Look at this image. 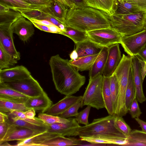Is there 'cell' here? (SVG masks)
I'll list each match as a JSON object with an SVG mask.
<instances>
[{
  "label": "cell",
  "instance_id": "cell-3",
  "mask_svg": "<svg viewBox=\"0 0 146 146\" xmlns=\"http://www.w3.org/2000/svg\"><path fill=\"white\" fill-rule=\"evenodd\" d=\"M116 116L109 115L94 119L87 125L80 126L76 130V136L100 137L117 140L128 139L118 129L115 124Z\"/></svg>",
  "mask_w": 146,
  "mask_h": 146
},
{
  "label": "cell",
  "instance_id": "cell-7",
  "mask_svg": "<svg viewBox=\"0 0 146 146\" xmlns=\"http://www.w3.org/2000/svg\"><path fill=\"white\" fill-rule=\"evenodd\" d=\"M88 38L102 46L108 47L117 43L120 44L122 36L111 27L87 32Z\"/></svg>",
  "mask_w": 146,
  "mask_h": 146
},
{
  "label": "cell",
  "instance_id": "cell-35",
  "mask_svg": "<svg viewBox=\"0 0 146 146\" xmlns=\"http://www.w3.org/2000/svg\"><path fill=\"white\" fill-rule=\"evenodd\" d=\"M38 117L46 125L56 123H66L70 122L72 118H63L58 116H54L44 113H40Z\"/></svg>",
  "mask_w": 146,
  "mask_h": 146
},
{
  "label": "cell",
  "instance_id": "cell-60",
  "mask_svg": "<svg viewBox=\"0 0 146 146\" xmlns=\"http://www.w3.org/2000/svg\"><path fill=\"white\" fill-rule=\"evenodd\" d=\"M70 60H69V62L74 61L78 59V54L75 49L70 54Z\"/></svg>",
  "mask_w": 146,
  "mask_h": 146
},
{
  "label": "cell",
  "instance_id": "cell-34",
  "mask_svg": "<svg viewBox=\"0 0 146 146\" xmlns=\"http://www.w3.org/2000/svg\"><path fill=\"white\" fill-rule=\"evenodd\" d=\"M17 62V60L9 54L0 44V70L10 68Z\"/></svg>",
  "mask_w": 146,
  "mask_h": 146
},
{
  "label": "cell",
  "instance_id": "cell-23",
  "mask_svg": "<svg viewBox=\"0 0 146 146\" xmlns=\"http://www.w3.org/2000/svg\"><path fill=\"white\" fill-rule=\"evenodd\" d=\"M69 8L68 6L58 0H53L51 6L48 7L50 16L65 26L66 16Z\"/></svg>",
  "mask_w": 146,
  "mask_h": 146
},
{
  "label": "cell",
  "instance_id": "cell-13",
  "mask_svg": "<svg viewBox=\"0 0 146 146\" xmlns=\"http://www.w3.org/2000/svg\"><path fill=\"white\" fill-rule=\"evenodd\" d=\"M31 75L30 71L22 65L0 70V83L21 80Z\"/></svg>",
  "mask_w": 146,
  "mask_h": 146
},
{
  "label": "cell",
  "instance_id": "cell-56",
  "mask_svg": "<svg viewBox=\"0 0 146 146\" xmlns=\"http://www.w3.org/2000/svg\"><path fill=\"white\" fill-rule=\"evenodd\" d=\"M128 140L129 141L125 146H146V144L143 143L129 139Z\"/></svg>",
  "mask_w": 146,
  "mask_h": 146
},
{
  "label": "cell",
  "instance_id": "cell-22",
  "mask_svg": "<svg viewBox=\"0 0 146 146\" xmlns=\"http://www.w3.org/2000/svg\"><path fill=\"white\" fill-rule=\"evenodd\" d=\"M58 136L59 134L47 131L35 135L26 139L18 141L16 146H40L44 142Z\"/></svg>",
  "mask_w": 146,
  "mask_h": 146
},
{
  "label": "cell",
  "instance_id": "cell-45",
  "mask_svg": "<svg viewBox=\"0 0 146 146\" xmlns=\"http://www.w3.org/2000/svg\"><path fill=\"white\" fill-rule=\"evenodd\" d=\"M130 3L140 8L143 11L146 12V0H123Z\"/></svg>",
  "mask_w": 146,
  "mask_h": 146
},
{
  "label": "cell",
  "instance_id": "cell-28",
  "mask_svg": "<svg viewBox=\"0 0 146 146\" xmlns=\"http://www.w3.org/2000/svg\"><path fill=\"white\" fill-rule=\"evenodd\" d=\"M99 54L82 57L69 63L78 71L90 70Z\"/></svg>",
  "mask_w": 146,
  "mask_h": 146
},
{
  "label": "cell",
  "instance_id": "cell-46",
  "mask_svg": "<svg viewBox=\"0 0 146 146\" xmlns=\"http://www.w3.org/2000/svg\"><path fill=\"white\" fill-rule=\"evenodd\" d=\"M44 20L48 21L54 25L58 27L62 31H65L66 26L51 16H48L46 17Z\"/></svg>",
  "mask_w": 146,
  "mask_h": 146
},
{
  "label": "cell",
  "instance_id": "cell-10",
  "mask_svg": "<svg viewBox=\"0 0 146 146\" xmlns=\"http://www.w3.org/2000/svg\"><path fill=\"white\" fill-rule=\"evenodd\" d=\"M8 122V129L4 138L0 141V144L5 141L25 140L43 132L13 124L9 120Z\"/></svg>",
  "mask_w": 146,
  "mask_h": 146
},
{
  "label": "cell",
  "instance_id": "cell-38",
  "mask_svg": "<svg viewBox=\"0 0 146 146\" xmlns=\"http://www.w3.org/2000/svg\"><path fill=\"white\" fill-rule=\"evenodd\" d=\"M115 124L118 129L128 138L132 131L121 116H116Z\"/></svg>",
  "mask_w": 146,
  "mask_h": 146
},
{
  "label": "cell",
  "instance_id": "cell-27",
  "mask_svg": "<svg viewBox=\"0 0 146 146\" xmlns=\"http://www.w3.org/2000/svg\"><path fill=\"white\" fill-rule=\"evenodd\" d=\"M102 95L105 108L109 115H114V111L110 88V77L103 76Z\"/></svg>",
  "mask_w": 146,
  "mask_h": 146
},
{
  "label": "cell",
  "instance_id": "cell-4",
  "mask_svg": "<svg viewBox=\"0 0 146 146\" xmlns=\"http://www.w3.org/2000/svg\"><path fill=\"white\" fill-rule=\"evenodd\" d=\"M146 12L136 14L121 15L114 13L109 15L111 27L122 36L131 35L144 29Z\"/></svg>",
  "mask_w": 146,
  "mask_h": 146
},
{
  "label": "cell",
  "instance_id": "cell-48",
  "mask_svg": "<svg viewBox=\"0 0 146 146\" xmlns=\"http://www.w3.org/2000/svg\"><path fill=\"white\" fill-rule=\"evenodd\" d=\"M137 56L138 58L140 63L141 75L143 81L146 75V62L144 61L140 57Z\"/></svg>",
  "mask_w": 146,
  "mask_h": 146
},
{
  "label": "cell",
  "instance_id": "cell-30",
  "mask_svg": "<svg viewBox=\"0 0 146 146\" xmlns=\"http://www.w3.org/2000/svg\"><path fill=\"white\" fill-rule=\"evenodd\" d=\"M7 114L9 116V121L13 124L42 132L47 131L48 127L36 125L29 122L25 119H22Z\"/></svg>",
  "mask_w": 146,
  "mask_h": 146
},
{
  "label": "cell",
  "instance_id": "cell-58",
  "mask_svg": "<svg viewBox=\"0 0 146 146\" xmlns=\"http://www.w3.org/2000/svg\"><path fill=\"white\" fill-rule=\"evenodd\" d=\"M9 119V116L7 114L0 112V123L6 122Z\"/></svg>",
  "mask_w": 146,
  "mask_h": 146
},
{
  "label": "cell",
  "instance_id": "cell-57",
  "mask_svg": "<svg viewBox=\"0 0 146 146\" xmlns=\"http://www.w3.org/2000/svg\"><path fill=\"white\" fill-rule=\"evenodd\" d=\"M135 119L139 125L141 131L146 132V122L141 119L139 117L135 118Z\"/></svg>",
  "mask_w": 146,
  "mask_h": 146
},
{
  "label": "cell",
  "instance_id": "cell-9",
  "mask_svg": "<svg viewBox=\"0 0 146 146\" xmlns=\"http://www.w3.org/2000/svg\"><path fill=\"white\" fill-rule=\"evenodd\" d=\"M13 22L0 25V44L5 50L17 60L21 59L20 52L14 45L11 25Z\"/></svg>",
  "mask_w": 146,
  "mask_h": 146
},
{
  "label": "cell",
  "instance_id": "cell-21",
  "mask_svg": "<svg viewBox=\"0 0 146 146\" xmlns=\"http://www.w3.org/2000/svg\"><path fill=\"white\" fill-rule=\"evenodd\" d=\"M76 44L75 50L78 58L99 53L104 46L94 42L88 38Z\"/></svg>",
  "mask_w": 146,
  "mask_h": 146
},
{
  "label": "cell",
  "instance_id": "cell-59",
  "mask_svg": "<svg viewBox=\"0 0 146 146\" xmlns=\"http://www.w3.org/2000/svg\"><path fill=\"white\" fill-rule=\"evenodd\" d=\"M60 2L68 6L69 8L74 9L75 6L74 5L68 0H58Z\"/></svg>",
  "mask_w": 146,
  "mask_h": 146
},
{
  "label": "cell",
  "instance_id": "cell-53",
  "mask_svg": "<svg viewBox=\"0 0 146 146\" xmlns=\"http://www.w3.org/2000/svg\"><path fill=\"white\" fill-rule=\"evenodd\" d=\"M50 33L61 34L62 31L58 27L54 25L48 26Z\"/></svg>",
  "mask_w": 146,
  "mask_h": 146
},
{
  "label": "cell",
  "instance_id": "cell-26",
  "mask_svg": "<svg viewBox=\"0 0 146 146\" xmlns=\"http://www.w3.org/2000/svg\"><path fill=\"white\" fill-rule=\"evenodd\" d=\"M48 7L40 9L22 8H15L14 9L16 11L20 12L23 16L28 20L31 19L44 20L46 17L50 16Z\"/></svg>",
  "mask_w": 146,
  "mask_h": 146
},
{
  "label": "cell",
  "instance_id": "cell-19",
  "mask_svg": "<svg viewBox=\"0 0 146 146\" xmlns=\"http://www.w3.org/2000/svg\"><path fill=\"white\" fill-rule=\"evenodd\" d=\"M0 83V99L16 103L24 104L30 98Z\"/></svg>",
  "mask_w": 146,
  "mask_h": 146
},
{
  "label": "cell",
  "instance_id": "cell-50",
  "mask_svg": "<svg viewBox=\"0 0 146 146\" xmlns=\"http://www.w3.org/2000/svg\"><path fill=\"white\" fill-rule=\"evenodd\" d=\"M0 1L11 7L12 9L13 8H22L21 5L14 0H0Z\"/></svg>",
  "mask_w": 146,
  "mask_h": 146
},
{
  "label": "cell",
  "instance_id": "cell-39",
  "mask_svg": "<svg viewBox=\"0 0 146 146\" xmlns=\"http://www.w3.org/2000/svg\"><path fill=\"white\" fill-rule=\"evenodd\" d=\"M80 108H81V102H78L74 104L58 116L65 118L73 116L75 117L79 113L78 110Z\"/></svg>",
  "mask_w": 146,
  "mask_h": 146
},
{
  "label": "cell",
  "instance_id": "cell-44",
  "mask_svg": "<svg viewBox=\"0 0 146 146\" xmlns=\"http://www.w3.org/2000/svg\"><path fill=\"white\" fill-rule=\"evenodd\" d=\"M29 3L35 5L50 7L53 0H23Z\"/></svg>",
  "mask_w": 146,
  "mask_h": 146
},
{
  "label": "cell",
  "instance_id": "cell-18",
  "mask_svg": "<svg viewBox=\"0 0 146 146\" xmlns=\"http://www.w3.org/2000/svg\"><path fill=\"white\" fill-rule=\"evenodd\" d=\"M86 6L95 8L109 15L115 13L119 2L117 0H83Z\"/></svg>",
  "mask_w": 146,
  "mask_h": 146
},
{
  "label": "cell",
  "instance_id": "cell-37",
  "mask_svg": "<svg viewBox=\"0 0 146 146\" xmlns=\"http://www.w3.org/2000/svg\"><path fill=\"white\" fill-rule=\"evenodd\" d=\"M80 139L92 144H104L117 145L118 141L113 139L100 137H93L80 136Z\"/></svg>",
  "mask_w": 146,
  "mask_h": 146
},
{
  "label": "cell",
  "instance_id": "cell-36",
  "mask_svg": "<svg viewBox=\"0 0 146 146\" xmlns=\"http://www.w3.org/2000/svg\"><path fill=\"white\" fill-rule=\"evenodd\" d=\"M110 88L115 113L118 102L119 92V85L117 78L114 74L110 77Z\"/></svg>",
  "mask_w": 146,
  "mask_h": 146
},
{
  "label": "cell",
  "instance_id": "cell-25",
  "mask_svg": "<svg viewBox=\"0 0 146 146\" xmlns=\"http://www.w3.org/2000/svg\"><path fill=\"white\" fill-rule=\"evenodd\" d=\"M80 139L74 138H67L58 136L41 144L40 146H64L81 145L82 142Z\"/></svg>",
  "mask_w": 146,
  "mask_h": 146
},
{
  "label": "cell",
  "instance_id": "cell-20",
  "mask_svg": "<svg viewBox=\"0 0 146 146\" xmlns=\"http://www.w3.org/2000/svg\"><path fill=\"white\" fill-rule=\"evenodd\" d=\"M108 48L104 46L89 70V79L93 78L99 75H102L106 62Z\"/></svg>",
  "mask_w": 146,
  "mask_h": 146
},
{
  "label": "cell",
  "instance_id": "cell-1",
  "mask_svg": "<svg viewBox=\"0 0 146 146\" xmlns=\"http://www.w3.org/2000/svg\"><path fill=\"white\" fill-rule=\"evenodd\" d=\"M52 80L56 90L65 96L72 95L84 84L86 77L58 54L52 56L49 61Z\"/></svg>",
  "mask_w": 146,
  "mask_h": 146
},
{
  "label": "cell",
  "instance_id": "cell-47",
  "mask_svg": "<svg viewBox=\"0 0 146 146\" xmlns=\"http://www.w3.org/2000/svg\"><path fill=\"white\" fill-rule=\"evenodd\" d=\"M8 125V121L0 123V141L3 139L5 135Z\"/></svg>",
  "mask_w": 146,
  "mask_h": 146
},
{
  "label": "cell",
  "instance_id": "cell-31",
  "mask_svg": "<svg viewBox=\"0 0 146 146\" xmlns=\"http://www.w3.org/2000/svg\"><path fill=\"white\" fill-rule=\"evenodd\" d=\"M61 35L72 39L76 44L88 38L86 32L79 31L71 27L66 26V30Z\"/></svg>",
  "mask_w": 146,
  "mask_h": 146
},
{
  "label": "cell",
  "instance_id": "cell-15",
  "mask_svg": "<svg viewBox=\"0 0 146 146\" xmlns=\"http://www.w3.org/2000/svg\"><path fill=\"white\" fill-rule=\"evenodd\" d=\"M47 125V131L68 137L76 136V130L80 126L75 118H72L71 121L68 123H56Z\"/></svg>",
  "mask_w": 146,
  "mask_h": 146
},
{
  "label": "cell",
  "instance_id": "cell-2",
  "mask_svg": "<svg viewBox=\"0 0 146 146\" xmlns=\"http://www.w3.org/2000/svg\"><path fill=\"white\" fill-rule=\"evenodd\" d=\"M65 25L86 32L111 28L109 15L103 11L87 6L80 8H69Z\"/></svg>",
  "mask_w": 146,
  "mask_h": 146
},
{
  "label": "cell",
  "instance_id": "cell-16",
  "mask_svg": "<svg viewBox=\"0 0 146 146\" xmlns=\"http://www.w3.org/2000/svg\"><path fill=\"white\" fill-rule=\"evenodd\" d=\"M24 104L26 107L43 113L46 112L52 106V102L44 92L38 96L30 97Z\"/></svg>",
  "mask_w": 146,
  "mask_h": 146
},
{
  "label": "cell",
  "instance_id": "cell-5",
  "mask_svg": "<svg viewBox=\"0 0 146 146\" xmlns=\"http://www.w3.org/2000/svg\"><path fill=\"white\" fill-rule=\"evenodd\" d=\"M103 76L98 75L89 82L81 101V108L90 106L97 110L105 108L102 95Z\"/></svg>",
  "mask_w": 146,
  "mask_h": 146
},
{
  "label": "cell",
  "instance_id": "cell-62",
  "mask_svg": "<svg viewBox=\"0 0 146 146\" xmlns=\"http://www.w3.org/2000/svg\"><path fill=\"white\" fill-rule=\"evenodd\" d=\"M144 29H146V17L145 20V22L144 26Z\"/></svg>",
  "mask_w": 146,
  "mask_h": 146
},
{
  "label": "cell",
  "instance_id": "cell-61",
  "mask_svg": "<svg viewBox=\"0 0 146 146\" xmlns=\"http://www.w3.org/2000/svg\"><path fill=\"white\" fill-rule=\"evenodd\" d=\"M0 146H13L9 144L8 143V141L4 142L1 144H0Z\"/></svg>",
  "mask_w": 146,
  "mask_h": 146
},
{
  "label": "cell",
  "instance_id": "cell-54",
  "mask_svg": "<svg viewBox=\"0 0 146 146\" xmlns=\"http://www.w3.org/2000/svg\"><path fill=\"white\" fill-rule=\"evenodd\" d=\"M32 23L35 27L40 29V30L45 32L50 33V32L48 27L38 24L35 23Z\"/></svg>",
  "mask_w": 146,
  "mask_h": 146
},
{
  "label": "cell",
  "instance_id": "cell-41",
  "mask_svg": "<svg viewBox=\"0 0 146 146\" xmlns=\"http://www.w3.org/2000/svg\"><path fill=\"white\" fill-rule=\"evenodd\" d=\"M128 139L146 144V132L137 129L132 130Z\"/></svg>",
  "mask_w": 146,
  "mask_h": 146
},
{
  "label": "cell",
  "instance_id": "cell-17",
  "mask_svg": "<svg viewBox=\"0 0 146 146\" xmlns=\"http://www.w3.org/2000/svg\"><path fill=\"white\" fill-rule=\"evenodd\" d=\"M82 96H66L56 104L52 105L46 113L58 116L75 103L81 101Z\"/></svg>",
  "mask_w": 146,
  "mask_h": 146
},
{
  "label": "cell",
  "instance_id": "cell-29",
  "mask_svg": "<svg viewBox=\"0 0 146 146\" xmlns=\"http://www.w3.org/2000/svg\"><path fill=\"white\" fill-rule=\"evenodd\" d=\"M136 97V92L134 84L132 65L131 68L125 95V106L127 112L134 99Z\"/></svg>",
  "mask_w": 146,
  "mask_h": 146
},
{
  "label": "cell",
  "instance_id": "cell-52",
  "mask_svg": "<svg viewBox=\"0 0 146 146\" xmlns=\"http://www.w3.org/2000/svg\"><path fill=\"white\" fill-rule=\"evenodd\" d=\"M75 5V8H80L86 6L83 0H68Z\"/></svg>",
  "mask_w": 146,
  "mask_h": 146
},
{
  "label": "cell",
  "instance_id": "cell-51",
  "mask_svg": "<svg viewBox=\"0 0 146 146\" xmlns=\"http://www.w3.org/2000/svg\"><path fill=\"white\" fill-rule=\"evenodd\" d=\"M136 55L144 61L146 62V44Z\"/></svg>",
  "mask_w": 146,
  "mask_h": 146
},
{
  "label": "cell",
  "instance_id": "cell-43",
  "mask_svg": "<svg viewBox=\"0 0 146 146\" xmlns=\"http://www.w3.org/2000/svg\"><path fill=\"white\" fill-rule=\"evenodd\" d=\"M22 7V8L40 9L48 7L45 5H35L28 3L23 0H14Z\"/></svg>",
  "mask_w": 146,
  "mask_h": 146
},
{
  "label": "cell",
  "instance_id": "cell-11",
  "mask_svg": "<svg viewBox=\"0 0 146 146\" xmlns=\"http://www.w3.org/2000/svg\"><path fill=\"white\" fill-rule=\"evenodd\" d=\"M33 23L21 17L15 21L11 27L13 33L17 35L19 39L24 42H27L34 34L35 29Z\"/></svg>",
  "mask_w": 146,
  "mask_h": 146
},
{
  "label": "cell",
  "instance_id": "cell-40",
  "mask_svg": "<svg viewBox=\"0 0 146 146\" xmlns=\"http://www.w3.org/2000/svg\"><path fill=\"white\" fill-rule=\"evenodd\" d=\"M91 107L90 106H87L75 117V119L79 124H84L85 125L89 124L88 118Z\"/></svg>",
  "mask_w": 146,
  "mask_h": 146
},
{
  "label": "cell",
  "instance_id": "cell-42",
  "mask_svg": "<svg viewBox=\"0 0 146 146\" xmlns=\"http://www.w3.org/2000/svg\"><path fill=\"white\" fill-rule=\"evenodd\" d=\"M129 111L131 117L134 119L139 117L142 113L136 97L133 100L129 107Z\"/></svg>",
  "mask_w": 146,
  "mask_h": 146
},
{
  "label": "cell",
  "instance_id": "cell-24",
  "mask_svg": "<svg viewBox=\"0 0 146 146\" xmlns=\"http://www.w3.org/2000/svg\"><path fill=\"white\" fill-rule=\"evenodd\" d=\"M22 16L20 12L11 9L10 6L0 1V25L14 22Z\"/></svg>",
  "mask_w": 146,
  "mask_h": 146
},
{
  "label": "cell",
  "instance_id": "cell-12",
  "mask_svg": "<svg viewBox=\"0 0 146 146\" xmlns=\"http://www.w3.org/2000/svg\"><path fill=\"white\" fill-rule=\"evenodd\" d=\"M108 57L103 73V76L110 77L114 73L122 58L118 43L108 47Z\"/></svg>",
  "mask_w": 146,
  "mask_h": 146
},
{
  "label": "cell",
  "instance_id": "cell-55",
  "mask_svg": "<svg viewBox=\"0 0 146 146\" xmlns=\"http://www.w3.org/2000/svg\"><path fill=\"white\" fill-rule=\"evenodd\" d=\"M25 112L27 119H33L35 118L36 114V111L34 109H30L25 111Z\"/></svg>",
  "mask_w": 146,
  "mask_h": 146
},
{
  "label": "cell",
  "instance_id": "cell-6",
  "mask_svg": "<svg viewBox=\"0 0 146 146\" xmlns=\"http://www.w3.org/2000/svg\"><path fill=\"white\" fill-rule=\"evenodd\" d=\"M0 83L30 97L38 96L44 92L31 75L24 79Z\"/></svg>",
  "mask_w": 146,
  "mask_h": 146
},
{
  "label": "cell",
  "instance_id": "cell-33",
  "mask_svg": "<svg viewBox=\"0 0 146 146\" xmlns=\"http://www.w3.org/2000/svg\"><path fill=\"white\" fill-rule=\"evenodd\" d=\"M142 11H143L138 7L123 1L121 2H119L117 8L115 13L121 15L136 14Z\"/></svg>",
  "mask_w": 146,
  "mask_h": 146
},
{
  "label": "cell",
  "instance_id": "cell-32",
  "mask_svg": "<svg viewBox=\"0 0 146 146\" xmlns=\"http://www.w3.org/2000/svg\"><path fill=\"white\" fill-rule=\"evenodd\" d=\"M25 104L18 103L0 99V112L5 113L13 111H25L30 109Z\"/></svg>",
  "mask_w": 146,
  "mask_h": 146
},
{
  "label": "cell",
  "instance_id": "cell-49",
  "mask_svg": "<svg viewBox=\"0 0 146 146\" xmlns=\"http://www.w3.org/2000/svg\"><path fill=\"white\" fill-rule=\"evenodd\" d=\"M29 20L31 21L32 22L35 23L48 27L54 25L49 21L46 20H38L31 19Z\"/></svg>",
  "mask_w": 146,
  "mask_h": 146
},
{
  "label": "cell",
  "instance_id": "cell-14",
  "mask_svg": "<svg viewBox=\"0 0 146 146\" xmlns=\"http://www.w3.org/2000/svg\"><path fill=\"white\" fill-rule=\"evenodd\" d=\"M132 56V67L136 98L140 103H142L146 101V97L144 95L143 90L142 84L143 81L141 75L140 64L136 55Z\"/></svg>",
  "mask_w": 146,
  "mask_h": 146
},
{
  "label": "cell",
  "instance_id": "cell-8",
  "mask_svg": "<svg viewBox=\"0 0 146 146\" xmlns=\"http://www.w3.org/2000/svg\"><path fill=\"white\" fill-rule=\"evenodd\" d=\"M120 44L129 55H136L146 44V29L131 35L122 36Z\"/></svg>",
  "mask_w": 146,
  "mask_h": 146
}]
</instances>
